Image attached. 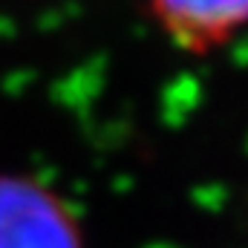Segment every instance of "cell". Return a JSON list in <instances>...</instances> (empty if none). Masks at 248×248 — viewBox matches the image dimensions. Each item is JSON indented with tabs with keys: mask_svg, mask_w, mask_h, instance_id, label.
Returning <instances> with one entry per match:
<instances>
[{
	"mask_svg": "<svg viewBox=\"0 0 248 248\" xmlns=\"http://www.w3.org/2000/svg\"><path fill=\"white\" fill-rule=\"evenodd\" d=\"M159 38L185 58H214L248 35V0H141Z\"/></svg>",
	"mask_w": 248,
	"mask_h": 248,
	"instance_id": "2",
	"label": "cell"
},
{
	"mask_svg": "<svg viewBox=\"0 0 248 248\" xmlns=\"http://www.w3.org/2000/svg\"><path fill=\"white\" fill-rule=\"evenodd\" d=\"M0 248H87L81 214L44 176L0 170Z\"/></svg>",
	"mask_w": 248,
	"mask_h": 248,
	"instance_id": "1",
	"label": "cell"
}]
</instances>
